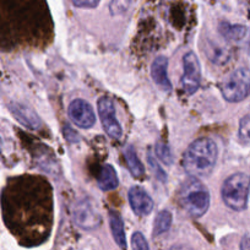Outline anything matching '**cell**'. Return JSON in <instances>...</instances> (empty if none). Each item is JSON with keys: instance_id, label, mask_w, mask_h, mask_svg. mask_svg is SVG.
<instances>
[{"instance_id": "cell-7", "label": "cell", "mask_w": 250, "mask_h": 250, "mask_svg": "<svg viewBox=\"0 0 250 250\" xmlns=\"http://www.w3.org/2000/svg\"><path fill=\"white\" fill-rule=\"evenodd\" d=\"M98 114H100L101 122H102L103 129L105 133L112 139L122 138V126L115 118V107L114 103L110 98L101 97L97 103Z\"/></svg>"}, {"instance_id": "cell-13", "label": "cell", "mask_w": 250, "mask_h": 250, "mask_svg": "<svg viewBox=\"0 0 250 250\" xmlns=\"http://www.w3.org/2000/svg\"><path fill=\"white\" fill-rule=\"evenodd\" d=\"M221 35L230 42H240L245 38L248 33V28L244 25H232L229 22H221L218 27Z\"/></svg>"}, {"instance_id": "cell-24", "label": "cell", "mask_w": 250, "mask_h": 250, "mask_svg": "<svg viewBox=\"0 0 250 250\" xmlns=\"http://www.w3.org/2000/svg\"><path fill=\"white\" fill-rule=\"evenodd\" d=\"M73 4L78 8H88V9H92L96 8V6L100 4L101 0H71Z\"/></svg>"}, {"instance_id": "cell-25", "label": "cell", "mask_w": 250, "mask_h": 250, "mask_svg": "<svg viewBox=\"0 0 250 250\" xmlns=\"http://www.w3.org/2000/svg\"><path fill=\"white\" fill-rule=\"evenodd\" d=\"M65 138L68 139L69 141H71V143H75V141L78 140V134H76V131H74L69 125H66L65 128Z\"/></svg>"}, {"instance_id": "cell-22", "label": "cell", "mask_w": 250, "mask_h": 250, "mask_svg": "<svg viewBox=\"0 0 250 250\" xmlns=\"http://www.w3.org/2000/svg\"><path fill=\"white\" fill-rule=\"evenodd\" d=\"M147 160H148V163H150V167L152 168V170L155 172L157 179L161 180V182H166V180H167V175H166L165 170H163L162 168L160 167V165H158V163L153 160V157L151 156V153L147 156Z\"/></svg>"}, {"instance_id": "cell-15", "label": "cell", "mask_w": 250, "mask_h": 250, "mask_svg": "<svg viewBox=\"0 0 250 250\" xmlns=\"http://www.w3.org/2000/svg\"><path fill=\"white\" fill-rule=\"evenodd\" d=\"M98 187L104 191H109L115 189L118 187V177L117 173H115L114 168L110 165L103 166L102 170L100 173V177H98Z\"/></svg>"}, {"instance_id": "cell-20", "label": "cell", "mask_w": 250, "mask_h": 250, "mask_svg": "<svg viewBox=\"0 0 250 250\" xmlns=\"http://www.w3.org/2000/svg\"><path fill=\"white\" fill-rule=\"evenodd\" d=\"M239 139L243 143H250V115H247L240 120Z\"/></svg>"}, {"instance_id": "cell-21", "label": "cell", "mask_w": 250, "mask_h": 250, "mask_svg": "<svg viewBox=\"0 0 250 250\" xmlns=\"http://www.w3.org/2000/svg\"><path fill=\"white\" fill-rule=\"evenodd\" d=\"M131 245L133 250H150L147 242L141 232H135L131 237Z\"/></svg>"}, {"instance_id": "cell-14", "label": "cell", "mask_w": 250, "mask_h": 250, "mask_svg": "<svg viewBox=\"0 0 250 250\" xmlns=\"http://www.w3.org/2000/svg\"><path fill=\"white\" fill-rule=\"evenodd\" d=\"M204 50H205L208 59L216 64H225L229 59V50L216 42H211V41L205 42Z\"/></svg>"}, {"instance_id": "cell-6", "label": "cell", "mask_w": 250, "mask_h": 250, "mask_svg": "<svg viewBox=\"0 0 250 250\" xmlns=\"http://www.w3.org/2000/svg\"><path fill=\"white\" fill-rule=\"evenodd\" d=\"M183 69H184V74L180 80L182 87L187 95H193L198 91L201 80L200 62L195 53L188 52L183 57Z\"/></svg>"}, {"instance_id": "cell-2", "label": "cell", "mask_w": 250, "mask_h": 250, "mask_svg": "<svg viewBox=\"0 0 250 250\" xmlns=\"http://www.w3.org/2000/svg\"><path fill=\"white\" fill-rule=\"evenodd\" d=\"M217 145L208 138L194 141L183 157V167L188 174L194 178L208 177L215 168L217 161Z\"/></svg>"}, {"instance_id": "cell-11", "label": "cell", "mask_w": 250, "mask_h": 250, "mask_svg": "<svg viewBox=\"0 0 250 250\" xmlns=\"http://www.w3.org/2000/svg\"><path fill=\"white\" fill-rule=\"evenodd\" d=\"M129 203L134 212L139 216L148 215L153 208L152 199L140 187H133L129 190Z\"/></svg>"}, {"instance_id": "cell-3", "label": "cell", "mask_w": 250, "mask_h": 250, "mask_svg": "<svg viewBox=\"0 0 250 250\" xmlns=\"http://www.w3.org/2000/svg\"><path fill=\"white\" fill-rule=\"evenodd\" d=\"M182 208L193 217H201L210 206V193L199 179L191 177L183 183L179 191Z\"/></svg>"}, {"instance_id": "cell-9", "label": "cell", "mask_w": 250, "mask_h": 250, "mask_svg": "<svg viewBox=\"0 0 250 250\" xmlns=\"http://www.w3.org/2000/svg\"><path fill=\"white\" fill-rule=\"evenodd\" d=\"M73 218L76 225L83 229H95L101 225V216L87 200H81L74 205Z\"/></svg>"}, {"instance_id": "cell-23", "label": "cell", "mask_w": 250, "mask_h": 250, "mask_svg": "<svg viewBox=\"0 0 250 250\" xmlns=\"http://www.w3.org/2000/svg\"><path fill=\"white\" fill-rule=\"evenodd\" d=\"M126 8H128V1L126 0H113L112 4H110V11H112L113 15L124 13Z\"/></svg>"}, {"instance_id": "cell-26", "label": "cell", "mask_w": 250, "mask_h": 250, "mask_svg": "<svg viewBox=\"0 0 250 250\" xmlns=\"http://www.w3.org/2000/svg\"><path fill=\"white\" fill-rule=\"evenodd\" d=\"M240 250H250V237H244L240 242Z\"/></svg>"}, {"instance_id": "cell-19", "label": "cell", "mask_w": 250, "mask_h": 250, "mask_svg": "<svg viewBox=\"0 0 250 250\" xmlns=\"http://www.w3.org/2000/svg\"><path fill=\"white\" fill-rule=\"evenodd\" d=\"M156 153L160 157V160L162 161L165 165L170 166L173 162V155L172 151H170L169 146L165 143H157L156 145Z\"/></svg>"}, {"instance_id": "cell-4", "label": "cell", "mask_w": 250, "mask_h": 250, "mask_svg": "<svg viewBox=\"0 0 250 250\" xmlns=\"http://www.w3.org/2000/svg\"><path fill=\"white\" fill-rule=\"evenodd\" d=\"M221 193L228 208L234 211L245 210L250 193V175L234 173L225 180Z\"/></svg>"}, {"instance_id": "cell-16", "label": "cell", "mask_w": 250, "mask_h": 250, "mask_svg": "<svg viewBox=\"0 0 250 250\" xmlns=\"http://www.w3.org/2000/svg\"><path fill=\"white\" fill-rule=\"evenodd\" d=\"M109 223H110V229H112V234H113V238H114L115 243H117L122 249H125V247H126V240H125V232H124L123 220L120 218V216L118 215V213L110 212Z\"/></svg>"}, {"instance_id": "cell-1", "label": "cell", "mask_w": 250, "mask_h": 250, "mask_svg": "<svg viewBox=\"0 0 250 250\" xmlns=\"http://www.w3.org/2000/svg\"><path fill=\"white\" fill-rule=\"evenodd\" d=\"M1 208L6 226L15 234L36 227L44 234L52 223V189L42 178H14L1 194Z\"/></svg>"}, {"instance_id": "cell-18", "label": "cell", "mask_w": 250, "mask_h": 250, "mask_svg": "<svg viewBox=\"0 0 250 250\" xmlns=\"http://www.w3.org/2000/svg\"><path fill=\"white\" fill-rule=\"evenodd\" d=\"M172 225V213L168 210L161 211L157 215L153 227V235H161L167 232Z\"/></svg>"}, {"instance_id": "cell-5", "label": "cell", "mask_w": 250, "mask_h": 250, "mask_svg": "<svg viewBox=\"0 0 250 250\" xmlns=\"http://www.w3.org/2000/svg\"><path fill=\"white\" fill-rule=\"evenodd\" d=\"M221 93L228 102L237 103L250 95V70L239 68L227 76L221 83Z\"/></svg>"}, {"instance_id": "cell-28", "label": "cell", "mask_w": 250, "mask_h": 250, "mask_svg": "<svg viewBox=\"0 0 250 250\" xmlns=\"http://www.w3.org/2000/svg\"><path fill=\"white\" fill-rule=\"evenodd\" d=\"M0 145H1V140H0Z\"/></svg>"}, {"instance_id": "cell-10", "label": "cell", "mask_w": 250, "mask_h": 250, "mask_svg": "<svg viewBox=\"0 0 250 250\" xmlns=\"http://www.w3.org/2000/svg\"><path fill=\"white\" fill-rule=\"evenodd\" d=\"M9 109H10L11 114L15 117V119L19 123L25 125L26 128L31 129V130H37L41 124H42L37 113L32 108L27 107V105L21 104V103L18 102H11L9 104Z\"/></svg>"}, {"instance_id": "cell-17", "label": "cell", "mask_w": 250, "mask_h": 250, "mask_svg": "<svg viewBox=\"0 0 250 250\" xmlns=\"http://www.w3.org/2000/svg\"><path fill=\"white\" fill-rule=\"evenodd\" d=\"M124 156L126 162H128V167L129 169H130L131 174L136 178H140L141 175L144 174V166L143 163L140 162V160H139L138 155H136L133 146L129 145L128 147L125 148Z\"/></svg>"}, {"instance_id": "cell-27", "label": "cell", "mask_w": 250, "mask_h": 250, "mask_svg": "<svg viewBox=\"0 0 250 250\" xmlns=\"http://www.w3.org/2000/svg\"><path fill=\"white\" fill-rule=\"evenodd\" d=\"M169 250H193L190 247H188V245L184 244H177V245H173Z\"/></svg>"}, {"instance_id": "cell-8", "label": "cell", "mask_w": 250, "mask_h": 250, "mask_svg": "<svg viewBox=\"0 0 250 250\" xmlns=\"http://www.w3.org/2000/svg\"><path fill=\"white\" fill-rule=\"evenodd\" d=\"M68 114L74 124L83 129L92 128L96 123V114L93 112V108L91 107L90 103L80 98L70 103L68 108Z\"/></svg>"}, {"instance_id": "cell-12", "label": "cell", "mask_w": 250, "mask_h": 250, "mask_svg": "<svg viewBox=\"0 0 250 250\" xmlns=\"http://www.w3.org/2000/svg\"><path fill=\"white\" fill-rule=\"evenodd\" d=\"M168 69V59L166 57H158L156 58L155 62H152V66H151V75H152L153 81L160 86L162 90H170L172 85H170V81L168 79L167 74Z\"/></svg>"}]
</instances>
